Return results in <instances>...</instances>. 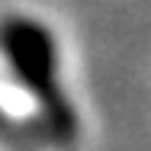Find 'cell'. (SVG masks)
<instances>
[{
    "mask_svg": "<svg viewBox=\"0 0 151 151\" xmlns=\"http://www.w3.org/2000/svg\"><path fill=\"white\" fill-rule=\"evenodd\" d=\"M0 58L10 77L39 103V129L45 142L68 148L77 138V113L58 77V42L52 29L32 16L0 19Z\"/></svg>",
    "mask_w": 151,
    "mask_h": 151,
    "instance_id": "6da1fadb",
    "label": "cell"
},
{
    "mask_svg": "<svg viewBox=\"0 0 151 151\" xmlns=\"http://www.w3.org/2000/svg\"><path fill=\"white\" fill-rule=\"evenodd\" d=\"M3 122H6V116H3V109H0V129H3Z\"/></svg>",
    "mask_w": 151,
    "mask_h": 151,
    "instance_id": "7a4b0ae2",
    "label": "cell"
}]
</instances>
